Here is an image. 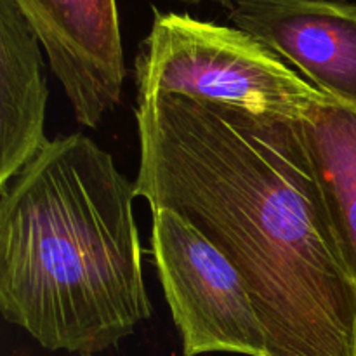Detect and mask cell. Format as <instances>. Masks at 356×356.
I'll return each instance as SVG.
<instances>
[{
  "label": "cell",
  "instance_id": "cell-1",
  "mask_svg": "<svg viewBox=\"0 0 356 356\" xmlns=\"http://www.w3.org/2000/svg\"><path fill=\"white\" fill-rule=\"evenodd\" d=\"M136 188L190 219L249 285L266 356H356V285L341 261L299 117L139 94Z\"/></svg>",
  "mask_w": 356,
  "mask_h": 356
},
{
  "label": "cell",
  "instance_id": "cell-2",
  "mask_svg": "<svg viewBox=\"0 0 356 356\" xmlns=\"http://www.w3.org/2000/svg\"><path fill=\"white\" fill-rule=\"evenodd\" d=\"M0 309L51 351L94 355L152 316L136 181L83 134L49 139L3 186Z\"/></svg>",
  "mask_w": 356,
  "mask_h": 356
},
{
  "label": "cell",
  "instance_id": "cell-3",
  "mask_svg": "<svg viewBox=\"0 0 356 356\" xmlns=\"http://www.w3.org/2000/svg\"><path fill=\"white\" fill-rule=\"evenodd\" d=\"M136 86L138 96L174 94L292 117L322 96L298 70L245 31L156 9L136 56Z\"/></svg>",
  "mask_w": 356,
  "mask_h": 356
},
{
  "label": "cell",
  "instance_id": "cell-4",
  "mask_svg": "<svg viewBox=\"0 0 356 356\" xmlns=\"http://www.w3.org/2000/svg\"><path fill=\"white\" fill-rule=\"evenodd\" d=\"M153 261L184 356H266V334L238 268L193 222L152 209Z\"/></svg>",
  "mask_w": 356,
  "mask_h": 356
},
{
  "label": "cell",
  "instance_id": "cell-5",
  "mask_svg": "<svg viewBox=\"0 0 356 356\" xmlns=\"http://www.w3.org/2000/svg\"><path fill=\"white\" fill-rule=\"evenodd\" d=\"M37 35L73 108L96 129L122 96L124 47L117 0H13Z\"/></svg>",
  "mask_w": 356,
  "mask_h": 356
},
{
  "label": "cell",
  "instance_id": "cell-6",
  "mask_svg": "<svg viewBox=\"0 0 356 356\" xmlns=\"http://www.w3.org/2000/svg\"><path fill=\"white\" fill-rule=\"evenodd\" d=\"M228 19L298 68L313 87L356 106V2L228 0Z\"/></svg>",
  "mask_w": 356,
  "mask_h": 356
},
{
  "label": "cell",
  "instance_id": "cell-7",
  "mask_svg": "<svg viewBox=\"0 0 356 356\" xmlns=\"http://www.w3.org/2000/svg\"><path fill=\"white\" fill-rule=\"evenodd\" d=\"M40 42L13 0H0V190L49 143Z\"/></svg>",
  "mask_w": 356,
  "mask_h": 356
},
{
  "label": "cell",
  "instance_id": "cell-8",
  "mask_svg": "<svg viewBox=\"0 0 356 356\" xmlns=\"http://www.w3.org/2000/svg\"><path fill=\"white\" fill-rule=\"evenodd\" d=\"M299 122L336 249L356 285V106L322 94Z\"/></svg>",
  "mask_w": 356,
  "mask_h": 356
},
{
  "label": "cell",
  "instance_id": "cell-9",
  "mask_svg": "<svg viewBox=\"0 0 356 356\" xmlns=\"http://www.w3.org/2000/svg\"><path fill=\"white\" fill-rule=\"evenodd\" d=\"M184 2H202V0H184ZM225 2H228V0H225Z\"/></svg>",
  "mask_w": 356,
  "mask_h": 356
},
{
  "label": "cell",
  "instance_id": "cell-10",
  "mask_svg": "<svg viewBox=\"0 0 356 356\" xmlns=\"http://www.w3.org/2000/svg\"><path fill=\"white\" fill-rule=\"evenodd\" d=\"M83 356H92V355H83Z\"/></svg>",
  "mask_w": 356,
  "mask_h": 356
}]
</instances>
